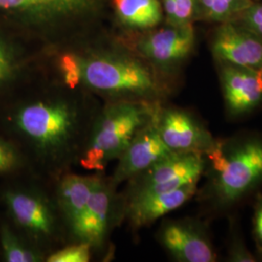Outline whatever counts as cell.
Masks as SVG:
<instances>
[{
	"label": "cell",
	"mask_w": 262,
	"mask_h": 262,
	"mask_svg": "<svg viewBox=\"0 0 262 262\" xmlns=\"http://www.w3.org/2000/svg\"><path fill=\"white\" fill-rule=\"evenodd\" d=\"M195 43L190 24L161 28L143 38L137 50L140 56L161 70H170L182 64L191 54Z\"/></svg>",
	"instance_id": "cell-12"
},
{
	"label": "cell",
	"mask_w": 262,
	"mask_h": 262,
	"mask_svg": "<svg viewBox=\"0 0 262 262\" xmlns=\"http://www.w3.org/2000/svg\"><path fill=\"white\" fill-rule=\"evenodd\" d=\"M20 62L13 48L0 41V89L9 84L19 72Z\"/></svg>",
	"instance_id": "cell-25"
},
{
	"label": "cell",
	"mask_w": 262,
	"mask_h": 262,
	"mask_svg": "<svg viewBox=\"0 0 262 262\" xmlns=\"http://www.w3.org/2000/svg\"><path fill=\"white\" fill-rule=\"evenodd\" d=\"M226 217L228 219L226 261L258 262L255 253H253L246 245L237 213H231Z\"/></svg>",
	"instance_id": "cell-19"
},
{
	"label": "cell",
	"mask_w": 262,
	"mask_h": 262,
	"mask_svg": "<svg viewBox=\"0 0 262 262\" xmlns=\"http://www.w3.org/2000/svg\"><path fill=\"white\" fill-rule=\"evenodd\" d=\"M95 181V173L79 175L67 172L54 183L56 203L63 219L70 243L76 242L79 225L88 206Z\"/></svg>",
	"instance_id": "cell-15"
},
{
	"label": "cell",
	"mask_w": 262,
	"mask_h": 262,
	"mask_svg": "<svg viewBox=\"0 0 262 262\" xmlns=\"http://www.w3.org/2000/svg\"><path fill=\"white\" fill-rule=\"evenodd\" d=\"M157 240L177 262H216L219 255L208 220L184 216L164 220L157 231Z\"/></svg>",
	"instance_id": "cell-8"
},
{
	"label": "cell",
	"mask_w": 262,
	"mask_h": 262,
	"mask_svg": "<svg viewBox=\"0 0 262 262\" xmlns=\"http://www.w3.org/2000/svg\"><path fill=\"white\" fill-rule=\"evenodd\" d=\"M114 4L122 20L134 28H152L161 19L159 0H114Z\"/></svg>",
	"instance_id": "cell-17"
},
{
	"label": "cell",
	"mask_w": 262,
	"mask_h": 262,
	"mask_svg": "<svg viewBox=\"0 0 262 262\" xmlns=\"http://www.w3.org/2000/svg\"><path fill=\"white\" fill-rule=\"evenodd\" d=\"M0 199L12 225L43 253L70 243L54 184L30 174L28 182L5 187Z\"/></svg>",
	"instance_id": "cell-3"
},
{
	"label": "cell",
	"mask_w": 262,
	"mask_h": 262,
	"mask_svg": "<svg viewBox=\"0 0 262 262\" xmlns=\"http://www.w3.org/2000/svg\"><path fill=\"white\" fill-rule=\"evenodd\" d=\"M197 0H163L164 9L173 25H187L194 17Z\"/></svg>",
	"instance_id": "cell-24"
},
{
	"label": "cell",
	"mask_w": 262,
	"mask_h": 262,
	"mask_svg": "<svg viewBox=\"0 0 262 262\" xmlns=\"http://www.w3.org/2000/svg\"><path fill=\"white\" fill-rule=\"evenodd\" d=\"M0 249L6 262H46L47 254L7 223L0 225Z\"/></svg>",
	"instance_id": "cell-16"
},
{
	"label": "cell",
	"mask_w": 262,
	"mask_h": 262,
	"mask_svg": "<svg viewBox=\"0 0 262 262\" xmlns=\"http://www.w3.org/2000/svg\"><path fill=\"white\" fill-rule=\"evenodd\" d=\"M253 238L258 261H262V191L253 196Z\"/></svg>",
	"instance_id": "cell-26"
},
{
	"label": "cell",
	"mask_w": 262,
	"mask_h": 262,
	"mask_svg": "<svg viewBox=\"0 0 262 262\" xmlns=\"http://www.w3.org/2000/svg\"><path fill=\"white\" fill-rule=\"evenodd\" d=\"M208 19L228 21L238 17L247 9L253 0H197Z\"/></svg>",
	"instance_id": "cell-20"
},
{
	"label": "cell",
	"mask_w": 262,
	"mask_h": 262,
	"mask_svg": "<svg viewBox=\"0 0 262 262\" xmlns=\"http://www.w3.org/2000/svg\"><path fill=\"white\" fill-rule=\"evenodd\" d=\"M238 17L244 28L262 38V3L253 2Z\"/></svg>",
	"instance_id": "cell-27"
},
{
	"label": "cell",
	"mask_w": 262,
	"mask_h": 262,
	"mask_svg": "<svg viewBox=\"0 0 262 262\" xmlns=\"http://www.w3.org/2000/svg\"><path fill=\"white\" fill-rule=\"evenodd\" d=\"M199 183H192L168 192L132 199L124 203L123 222L137 232L164 215L185 205L195 196Z\"/></svg>",
	"instance_id": "cell-14"
},
{
	"label": "cell",
	"mask_w": 262,
	"mask_h": 262,
	"mask_svg": "<svg viewBox=\"0 0 262 262\" xmlns=\"http://www.w3.org/2000/svg\"><path fill=\"white\" fill-rule=\"evenodd\" d=\"M157 112L158 109L150 122L137 132L117 159V166L112 176H110L115 186L119 187L123 183L150 168L160 159L174 152L160 137L157 124Z\"/></svg>",
	"instance_id": "cell-11"
},
{
	"label": "cell",
	"mask_w": 262,
	"mask_h": 262,
	"mask_svg": "<svg viewBox=\"0 0 262 262\" xmlns=\"http://www.w3.org/2000/svg\"><path fill=\"white\" fill-rule=\"evenodd\" d=\"M157 124L161 139L174 152L204 154L214 145L215 138L196 116L176 106L159 104Z\"/></svg>",
	"instance_id": "cell-9"
},
{
	"label": "cell",
	"mask_w": 262,
	"mask_h": 262,
	"mask_svg": "<svg viewBox=\"0 0 262 262\" xmlns=\"http://www.w3.org/2000/svg\"><path fill=\"white\" fill-rule=\"evenodd\" d=\"M124 203L110 176L95 173L94 188L79 225L76 242L89 244L94 253L105 254L115 228L123 222Z\"/></svg>",
	"instance_id": "cell-7"
},
{
	"label": "cell",
	"mask_w": 262,
	"mask_h": 262,
	"mask_svg": "<svg viewBox=\"0 0 262 262\" xmlns=\"http://www.w3.org/2000/svg\"><path fill=\"white\" fill-rule=\"evenodd\" d=\"M206 166L195 199L204 219L237 212L262 188V132L242 130L215 138L205 152Z\"/></svg>",
	"instance_id": "cell-2"
},
{
	"label": "cell",
	"mask_w": 262,
	"mask_h": 262,
	"mask_svg": "<svg viewBox=\"0 0 262 262\" xmlns=\"http://www.w3.org/2000/svg\"><path fill=\"white\" fill-rule=\"evenodd\" d=\"M82 85L104 102H164V90L155 72L140 59L125 54L94 52L79 55Z\"/></svg>",
	"instance_id": "cell-4"
},
{
	"label": "cell",
	"mask_w": 262,
	"mask_h": 262,
	"mask_svg": "<svg viewBox=\"0 0 262 262\" xmlns=\"http://www.w3.org/2000/svg\"><path fill=\"white\" fill-rule=\"evenodd\" d=\"M162 102H104L79 159V165L94 173H104L117 160L141 128L150 122Z\"/></svg>",
	"instance_id": "cell-5"
},
{
	"label": "cell",
	"mask_w": 262,
	"mask_h": 262,
	"mask_svg": "<svg viewBox=\"0 0 262 262\" xmlns=\"http://www.w3.org/2000/svg\"><path fill=\"white\" fill-rule=\"evenodd\" d=\"M27 170L28 164L23 154L8 139L0 136V175Z\"/></svg>",
	"instance_id": "cell-21"
},
{
	"label": "cell",
	"mask_w": 262,
	"mask_h": 262,
	"mask_svg": "<svg viewBox=\"0 0 262 262\" xmlns=\"http://www.w3.org/2000/svg\"><path fill=\"white\" fill-rule=\"evenodd\" d=\"M206 166L204 154L172 152L126 182L121 192L123 203L139 197L172 191L199 183Z\"/></svg>",
	"instance_id": "cell-6"
},
{
	"label": "cell",
	"mask_w": 262,
	"mask_h": 262,
	"mask_svg": "<svg viewBox=\"0 0 262 262\" xmlns=\"http://www.w3.org/2000/svg\"><path fill=\"white\" fill-rule=\"evenodd\" d=\"M81 89L36 94L4 109L2 125L28 173L54 184L78 165L102 104Z\"/></svg>",
	"instance_id": "cell-1"
},
{
	"label": "cell",
	"mask_w": 262,
	"mask_h": 262,
	"mask_svg": "<svg viewBox=\"0 0 262 262\" xmlns=\"http://www.w3.org/2000/svg\"><path fill=\"white\" fill-rule=\"evenodd\" d=\"M225 116L240 121L262 109V71L217 62Z\"/></svg>",
	"instance_id": "cell-10"
},
{
	"label": "cell",
	"mask_w": 262,
	"mask_h": 262,
	"mask_svg": "<svg viewBox=\"0 0 262 262\" xmlns=\"http://www.w3.org/2000/svg\"><path fill=\"white\" fill-rule=\"evenodd\" d=\"M216 62L262 71V38L242 25L224 21L211 42Z\"/></svg>",
	"instance_id": "cell-13"
},
{
	"label": "cell",
	"mask_w": 262,
	"mask_h": 262,
	"mask_svg": "<svg viewBox=\"0 0 262 262\" xmlns=\"http://www.w3.org/2000/svg\"><path fill=\"white\" fill-rule=\"evenodd\" d=\"M93 254V249L89 244L72 242L48 254L46 262H89Z\"/></svg>",
	"instance_id": "cell-22"
},
{
	"label": "cell",
	"mask_w": 262,
	"mask_h": 262,
	"mask_svg": "<svg viewBox=\"0 0 262 262\" xmlns=\"http://www.w3.org/2000/svg\"><path fill=\"white\" fill-rule=\"evenodd\" d=\"M58 70L62 84L69 89L77 90L82 85V66L78 54L64 53L58 59Z\"/></svg>",
	"instance_id": "cell-23"
},
{
	"label": "cell",
	"mask_w": 262,
	"mask_h": 262,
	"mask_svg": "<svg viewBox=\"0 0 262 262\" xmlns=\"http://www.w3.org/2000/svg\"><path fill=\"white\" fill-rule=\"evenodd\" d=\"M90 0H0V8L53 15L82 8Z\"/></svg>",
	"instance_id": "cell-18"
}]
</instances>
